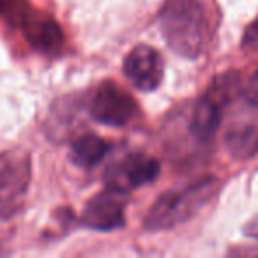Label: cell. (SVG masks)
<instances>
[{
	"label": "cell",
	"mask_w": 258,
	"mask_h": 258,
	"mask_svg": "<svg viewBox=\"0 0 258 258\" xmlns=\"http://www.w3.org/2000/svg\"><path fill=\"white\" fill-rule=\"evenodd\" d=\"M159 29L177 55L197 58L209 39V23L200 0H165L159 11Z\"/></svg>",
	"instance_id": "1"
},
{
	"label": "cell",
	"mask_w": 258,
	"mask_h": 258,
	"mask_svg": "<svg viewBox=\"0 0 258 258\" xmlns=\"http://www.w3.org/2000/svg\"><path fill=\"white\" fill-rule=\"evenodd\" d=\"M218 191L219 180L216 177H205L186 187L166 191L149 209L144 228L147 232H163L189 221L214 200Z\"/></svg>",
	"instance_id": "2"
},
{
	"label": "cell",
	"mask_w": 258,
	"mask_h": 258,
	"mask_svg": "<svg viewBox=\"0 0 258 258\" xmlns=\"http://www.w3.org/2000/svg\"><path fill=\"white\" fill-rule=\"evenodd\" d=\"M32 179L30 154L23 149H9L0 154V221L22 212Z\"/></svg>",
	"instance_id": "3"
},
{
	"label": "cell",
	"mask_w": 258,
	"mask_h": 258,
	"mask_svg": "<svg viewBox=\"0 0 258 258\" xmlns=\"http://www.w3.org/2000/svg\"><path fill=\"white\" fill-rule=\"evenodd\" d=\"M89 113L96 122L110 127H124L138 113L137 101L113 83H104L92 94Z\"/></svg>",
	"instance_id": "4"
},
{
	"label": "cell",
	"mask_w": 258,
	"mask_h": 258,
	"mask_svg": "<svg viewBox=\"0 0 258 258\" xmlns=\"http://www.w3.org/2000/svg\"><path fill=\"white\" fill-rule=\"evenodd\" d=\"M159 170L161 165L156 158L144 152H131L106 170L104 182L106 187L127 193L131 189L154 182L159 177Z\"/></svg>",
	"instance_id": "5"
},
{
	"label": "cell",
	"mask_w": 258,
	"mask_h": 258,
	"mask_svg": "<svg viewBox=\"0 0 258 258\" xmlns=\"http://www.w3.org/2000/svg\"><path fill=\"white\" fill-rule=\"evenodd\" d=\"M125 195L113 187L92 197L82 212V225L96 232H111L125 225Z\"/></svg>",
	"instance_id": "6"
},
{
	"label": "cell",
	"mask_w": 258,
	"mask_h": 258,
	"mask_svg": "<svg viewBox=\"0 0 258 258\" xmlns=\"http://www.w3.org/2000/svg\"><path fill=\"white\" fill-rule=\"evenodd\" d=\"M124 75L131 85L144 92H152L163 82V58L159 51L147 44H138L124 58Z\"/></svg>",
	"instance_id": "7"
},
{
	"label": "cell",
	"mask_w": 258,
	"mask_h": 258,
	"mask_svg": "<svg viewBox=\"0 0 258 258\" xmlns=\"http://www.w3.org/2000/svg\"><path fill=\"white\" fill-rule=\"evenodd\" d=\"M16 29L22 30L29 44L44 55H58L64 48L66 37L62 27L51 16L43 15L30 8L18 23Z\"/></svg>",
	"instance_id": "8"
},
{
	"label": "cell",
	"mask_w": 258,
	"mask_h": 258,
	"mask_svg": "<svg viewBox=\"0 0 258 258\" xmlns=\"http://www.w3.org/2000/svg\"><path fill=\"white\" fill-rule=\"evenodd\" d=\"M226 151L235 159L253 158L258 152V115L235 118L225 137Z\"/></svg>",
	"instance_id": "9"
},
{
	"label": "cell",
	"mask_w": 258,
	"mask_h": 258,
	"mask_svg": "<svg viewBox=\"0 0 258 258\" xmlns=\"http://www.w3.org/2000/svg\"><path fill=\"white\" fill-rule=\"evenodd\" d=\"M225 106L226 104L221 103L211 92H205V96H202L200 101L195 104L193 115L189 120V131L198 142L205 144V142H211L214 138L219 124H221V115Z\"/></svg>",
	"instance_id": "10"
},
{
	"label": "cell",
	"mask_w": 258,
	"mask_h": 258,
	"mask_svg": "<svg viewBox=\"0 0 258 258\" xmlns=\"http://www.w3.org/2000/svg\"><path fill=\"white\" fill-rule=\"evenodd\" d=\"M110 152V144L96 135H83L71 145V158L82 168L97 165Z\"/></svg>",
	"instance_id": "11"
},
{
	"label": "cell",
	"mask_w": 258,
	"mask_h": 258,
	"mask_svg": "<svg viewBox=\"0 0 258 258\" xmlns=\"http://www.w3.org/2000/svg\"><path fill=\"white\" fill-rule=\"evenodd\" d=\"M242 97L249 106L258 108V71L242 87Z\"/></svg>",
	"instance_id": "12"
},
{
	"label": "cell",
	"mask_w": 258,
	"mask_h": 258,
	"mask_svg": "<svg viewBox=\"0 0 258 258\" xmlns=\"http://www.w3.org/2000/svg\"><path fill=\"white\" fill-rule=\"evenodd\" d=\"M244 48H251V50H258V18L251 23L246 29V34H244L242 39Z\"/></svg>",
	"instance_id": "13"
}]
</instances>
